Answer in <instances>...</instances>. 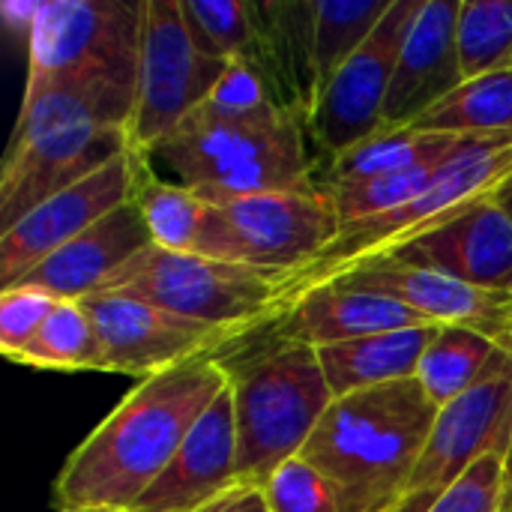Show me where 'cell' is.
<instances>
[{
  "label": "cell",
  "mask_w": 512,
  "mask_h": 512,
  "mask_svg": "<svg viewBox=\"0 0 512 512\" xmlns=\"http://www.w3.org/2000/svg\"><path fill=\"white\" fill-rule=\"evenodd\" d=\"M81 303L90 312L102 342V372H117L138 381L162 375L189 360L216 357L219 348L240 342L225 330L180 318L132 297L93 294Z\"/></svg>",
  "instance_id": "obj_13"
},
{
  "label": "cell",
  "mask_w": 512,
  "mask_h": 512,
  "mask_svg": "<svg viewBox=\"0 0 512 512\" xmlns=\"http://www.w3.org/2000/svg\"><path fill=\"white\" fill-rule=\"evenodd\" d=\"M225 69L228 60H216L192 42L180 0H144L129 150L147 153L171 135L210 99Z\"/></svg>",
  "instance_id": "obj_9"
},
{
  "label": "cell",
  "mask_w": 512,
  "mask_h": 512,
  "mask_svg": "<svg viewBox=\"0 0 512 512\" xmlns=\"http://www.w3.org/2000/svg\"><path fill=\"white\" fill-rule=\"evenodd\" d=\"M501 512H512V492H507V501H504V510Z\"/></svg>",
  "instance_id": "obj_38"
},
{
  "label": "cell",
  "mask_w": 512,
  "mask_h": 512,
  "mask_svg": "<svg viewBox=\"0 0 512 512\" xmlns=\"http://www.w3.org/2000/svg\"><path fill=\"white\" fill-rule=\"evenodd\" d=\"M507 492V462L501 456H489L450 486L429 512H501Z\"/></svg>",
  "instance_id": "obj_33"
},
{
  "label": "cell",
  "mask_w": 512,
  "mask_h": 512,
  "mask_svg": "<svg viewBox=\"0 0 512 512\" xmlns=\"http://www.w3.org/2000/svg\"><path fill=\"white\" fill-rule=\"evenodd\" d=\"M504 348L507 345L474 327L438 324L423 351L417 381L426 390V396L438 408H444L468 390H474L489 375Z\"/></svg>",
  "instance_id": "obj_24"
},
{
  "label": "cell",
  "mask_w": 512,
  "mask_h": 512,
  "mask_svg": "<svg viewBox=\"0 0 512 512\" xmlns=\"http://www.w3.org/2000/svg\"><path fill=\"white\" fill-rule=\"evenodd\" d=\"M456 45L465 81L512 66V0H462Z\"/></svg>",
  "instance_id": "obj_29"
},
{
  "label": "cell",
  "mask_w": 512,
  "mask_h": 512,
  "mask_svg": "<svg viewBox=\"0 0 512 512\" xmlns=\"http://www.w3.org/2000/svg\"><path fill=\"white\" fill-rule=\"evenodd\" d=\"M330 282L390 297L432 324L474 327L512 348V294L504 291L474 288L459 279L402 264L396 258H372L345 267Z\"/></svg>",
  "instance_id": "obj_15"
},
{
  "label": "cell",
  "mask_w": 512,
  "mask_h": 512,
  "mask_svg": "<svg viewBox=\"0 0 512 512\" xmlns=\"http://www.w3.org/2000/svg\"><path fill=\"white\" fill-rule=\"evenodd\" d=\"M339 231L342 222L321 189L207 201L195 255L288 276L312 264Z\"/></svg>",
  "instance_id": "obj_8"
},
{
  "label": "cell",
  "mask_w": 512,
  "mask_h": 512,
  "mask_svg": "<svg viewBox=\"0 0 512 512\" xmlns=\"http://www.w3.org/2000/svg\"><path fill=\"white\" fill-rule=\"evenodd\" d=\"M138 156L159 177L213 204L267 192H312L321 165L309 150L306 123L282 108L222 114L201 105Z\"/></svg>",
  "instance_id": "obj_3"
},
{
  "label": "cell",
  "mask_w": 512,
  "mask_h": 512,
  "mask_svg": "<svg viewBox=\"0 0 512 512\" xmlns=\"http://www.w3.org/2000/svg\"><path fill=\"white\" fill-rule=\"evenodd\" d=\"M135 153H123L78 180L75 186L51 195L15 225L0 231V291L12 288L33 267H39L60 246L84 234L90 225L132 201Z\"/></svg>",
  "instance_id": "obj_14"
},
{
  "label": "cell",
  "mask_w": 512,
  "mask_h": 512,
  "mask_svg": "<svg viewBox=\"0 0 512 512\" xmlns=\"http://www.w3.org/2000/svg\"><path fill=\"white\" fill-rule=\"evenodd\" d=\"M447 162L438 165H417V168H405L396 174H381L372 180H360V183H348V186H333V189H321L339 222L351 225L378 213H390L402 204H408L411 198H417L444 168Z\"/></svg>",
  "instance_id": "obj_31"
},
{
  "label": "cell",
  "mask_w": 512,
  "mask_h": 512,
  "mask_svg": "<svg viewBox=\"0 0 512 512\" xmlns=\"http://www.w3.org/2000/svg\"><path fill=\"white\" fill-rule=\"evenodd\" d=\"M512 174V135L498 138L486 147L450 159L441 174L408 204L378 213L351 225H342L339 237L303 270L288 273L291 303L312 288L327 285L339 270L384 258L414 237L426 234L447 216L471 207L480 198H489Z\"/></svg>",
  "instance_id": "obj_7"
},
{
  "label": "cell",
  "mask_w": 512,
  "mask_h": 512,
  "mask_svg": "<svg viewBox=\"0 0 512 512\" xmlns=\"http://www.w3.org/2000/svg\"><path fill=\"white\" fill-rule=\"evenodd\" d=\"M228 384L219 357L189 360L135 384L66 456L54 480L57 512L132 510Z\"/></svg>",
  "instance_id": "obj_1"
},
{
  "label": "cell",
  "mask_w": 512,
  "mask_h": 512,
  "mask_svg": "<svg viewBox=\"0 0 512 512\" xmlns=\"http://www.w3.org/2000/svg\"><path fill=\"white\" fill-rule=\"evenodd\" d=\"M150 231L144 225V216L135 201H126L96 225H90L84 234L60 246L54 255H48L39 267H33L24 279H18V288L42 291L54 300H87L99 294V288L120 273L135 255L150 249ZM12 285V288H15Z\"/></svg>",
  "instance_id": "obj_19"
},
{
  "label": "cell",
  "mask_w": 512,
  "mask_h": 512,
  "mask_svg": "<svg viewBox=\"0 0 512 512\" xmlns=\"http://www.w3.org/2000/svg\"><path fill=\"white\" fill-rule=\"evenodd\" d=\"M438 405L420 381L342 396L309 438V459L336 489L342 512H393L426 450Z\"/></svg>",
  "instance_id": "obj_4"
},
{
  "label": "cell",
  "mask_w": 512,
  "mask_h": 512,
  "mask_svg": "<svg viewBox=\"0 0 512 512\" xmlns=\"http://www.w3.org/2000/svg\"><path fill=\"white\" fill-rule=\"evenodd\" d=\"M192 42L216 60L249 57L255 45V3L180 0Z\"/></svg>",
  "instance_id": "obj_30"
},
{
  "label": "cell",
  "mask_w": 512,
  "mask_h": 512,
  "mask_svg": "<svg viewBox=\"0 0 512 512\" xmlns=\"http://www.w3.org/2000/svg\"><path fill=\"white\" fill-rule=\"evenodd\" d=\"M459 6L462 0H423L399 51L384 108V129H405L417 123L465 81L456 45Z\"/></svg>",
  "instance_id": "obj_18"
},
{
  "label": "cell",
  "mask_w": 512,
  "mask_h": 512,
  "mask_svg": "<svg viewBox=\"0 0 512 512\" xmlns=\"http://www.w3.org/2000/svg\"><path fill=\"white\" fill-rule=\"evenodd\" d=\"M249 60L264 69L279 105L306 123L318 102L312 3H255V45Z\"/></svg>",
  "instance_id": "obj_21"
},
{
  "label": "cell",
  "mask_w": 512,
  "mask_h": 512,
  "mask_svg": "<svg viewBox=\"0 0 512 512\" xmlns=\"http://www.w3.org/2000/svg\"><path fill=\"white\" fill-rule=\"evenodd\" d=\"M240 483L264 486L273 471L303 456L309 438L336 402L318 351L270 339L267 348L228 366Z\"/></svg>",
  "instance_id": "obj_5"
},
{
  "label": "cell",
  "mask_w": 512,
  "mask_h": 512,
  "mask_svg": "<svg viewBox=\"0 0 512 512\" xmlns=\"http://www.w3.org/2000/svg\"><path fill=\"white\" fill-rule=\"evenodd\" d=\"M507 480H510V492H512V453H510V459H507Z\"/></svg>",
  "instance_id": "obj_37"
},
{
  "label": "cell",
  "mask_w": 512,
  "mask_h": 512,
  "mask_svg": "<svg viewBox=\"0 0 512 512\" xmlns=\"http://www.w3.org/2000/svg\"><path fill=\"white\" fill-rule=\"evenodd\" d=\"M393 0H312V63L318 96L375 33Z\"/></svg>",
  "instance_id": "obj_27"
},
{
  "label": "cell",
  "mask_w": 512,
  "mask_h": 512,
  "mask_svg": "<svg viewBox=\"0 0 512 512\" xmlns=\"http://www.w3.org/2000/svg\"><path fill=\"white\" fill-rule=\"evenodd\" d=\"M435 327L393 330V333H378V336H366L354 342L315 348L333 396L342 399V396L375 390L384 384L414 381Z\"/></svg>",
  "instance_id": "obj_23"
},
{
  "label": "cell",
  "mask_w": 512,
  "mask_h": 512,
  "mask_svg": "<svg viewBox=\"0 0 512 512\" xmlns=\"http://www.w3.org/2000/svg\"><path fill=\"white\" fill-rule=\"evenodd\" d=\"M198 512H270V504L261 486L237 483L234 489H228L225 495H219L216 501H210Z\"/></svg>",
  "instance_id": "obj_35"
},
{
  "label": "cell",
  "mask_w": 512,
  "mask_h": 512,
  "mask_svg": "<svg viewBox=\"0 0 512 512\" xmlns=\"http://www.w3.org/2000/svg\"><path fill=\"white\" fill-rule=\"evenodd\" d=\"M384 258L512 294V219L489 195Z\"/></svg>",
  "instance_id": "obj_16"
},
{
  "label": "cell",
  "mask_w": 512,
  "mask_h": 512,
  "mask_svg": "<svg viewBox=\"0 0 512 512\" xmlns=\"http://www.w3.org/2000/svg\"><path fill=\"white\" fill-rule=\"evenodd\" d=\"M99 294L132 297L237 339L258 336L291 309L285 273L192 252H165L159 246L135 255L99 288Z\"/></svg>",
  "instance_id": "obj_6"
},
{
  "label": "cell",
  "mask_w": 512,
  "mask_h": 512,
  "mask_svg": "<svg viewBox=\"0 0 512 512\" xmlns=\"http://www.w3.org/2000/svg\"><path fill=\"white\" fill-rule=\"evenodd\" d=\"M54 297L33 288H3L0 291V354L12 363L39 333L51 309Z\"/></svg>",
  "instance_id": "obj_34"
},
{
  "label": "cell",
  "mask_w": 512,
  "mask_h": 512,
  "mask_svg": "<svg viewBox=\"0 0 512 512\" xmlns=\"http://www.w3.org/2000/svg\"><path fill=\"white\" fill-rule=\"evenodd\" d=\"M144 3L117 0H48L24 9L27 81L69 75L138 78Z\"/></svg>",
  "instance_id": "obj_10"
},
{
  "label": "cell",
  "mask_w": 512,
  "mask_h": 512,
  "mask_svg": "<svg viewBox=\"0 0 512 512\" xmlns=\"http://www.w3.org/2000/svg\"><path fill=\"white\" fill-rule=\"evenodd\" d=\"M423 0H393L375 33L348 57V63L321 90L306 132L318 159L351 150L384 129V108L396 75L399 51Z\"/></svg>",
  "instance_id": "obj_12"
},
{
  "label": "cell",
  "mask_w": 512,
  "mask_h": 512,
  "mask_svg": "<svg viewBox=\"0 0 512 512\" xmlns=\"http://www.w3.org/2000/svg\"><path fill=\"white\" fill-rule=\"evenodd\" d=\"M492 198H495V204H498V207H501V210H504V213L512 219V174L504 180V183H501V186H498V189H495V192H492Z\"/></svg>",
  "instance_id": "obj_36"
},
{
  "label": "cell",
  "mask_w": 512,
  "mask_h": 512,
  "mask_svg": "<svg viewBox=\"0 0 512 512\" xmlns=\"http://www.w3.org/2000/svg\"><path fill=\"white\" fill-rule=\"evenodd\" d=\"M240 483L231 384L198 417L171 465L132 507L135 512H198Z\"/></svg>",
  "instance_id": "obj_17"
},
{
  "label": "cell",
  "mask_w": 512,
  "mask_h": 512,
  "mask_svg": "<svg viewBox=\"0 0 512 512\" xmlns=\"http://www.w3.org/2000/svg\"><path fill=\"white\" fill-rule=\"evenodd\" d=\"M405 129L438 135H512V66L462 81Z\"/></svg>",
  "instance_id": "obj_25"
},
{
  "label": "cell",
  "mask_w": 512,
  "mask_h": 512,
  "mask_svg": "<svg viewBox=\"0 0 512 512\" xmlns=\"http://www.w3.org/2000/svg\"><path fill=\"white\" fill-rule=\"evenodd\" d=\"M132 201L138 204L144 225L150 231L153 246L165 252H192L198 246V234L204 225L207 201L189 192L186 186H177L165 177H159L144 156L135 153V189Z\"/></svg>",
  "instance_id": "obj_26"
},
{
  "label": "cell",
  "mask_w": 512,
  "mask_h": 512,
  "mask_svg": "<svg viewBox=\"0 0 512 512\" xmlns=\"http://www.w3.org/2000/svg\"><path fill=\"white\" fill-rule=\"evenodd\" d=\"M45 372H102V342L78 300H57L33 342L12 360Z\"/></svg>",
  "instance_id": "obj_28"
},
{
  "label": "cell",
  "mask_w": 512,
  "mask_h": 512,
  "mask_svg": "<svg viewBox=\"0 0 512 512\" xmlns=\"http://www.w3.org/2000/svg\"><path fill=\"white\" fill-rule=\"evenodd\" d=\"M411 327H435V324L390 297L330 282L297 297L291 309L267 330L273 333V339L303 342L309 348H327V345L354 342L393 330H411Z\"/></svg>",
  "instance_id": "obj_20"
},
{
  "label": "cell",
  "mask_w": 512,
  "mask_h": 512,
  "mask_svg": "<svg viewBox=\"0 0 512 512\" xmlns=\"http://www.w3.org/2000/svg\"><path fill=\"white\" fill-rule=\"evenodd\" d=\"M498 138L507 135H438V132H417V129H381L378 135L354 144L351 150L324 159L315 171V186L333 189V186H348L417 165L450 162Z\"/></svg>",
  "instance_id": "obj_22"
},
{
  "label": "cell",
  "mask_w": 512,
  "mask_h": 512,
  "mask_svg": "<svg viewBox=\"0 0 512 512\" xmlns=\"http://www.w3.org/2000/svg\"><path fill=\"white\" fill-rule=\"evenodd\" d=\"M512 453V348H504L489 375L438 408L432 435L417 471L393 512H429L435 501L456 486L477 462Z\"/></svg>",
  "instance_id": "obj_11"
},
{
  "label": "cell",
  "mask_w": 512,
  "mask_h": 512,
  "mask_svg": "<svg viewBox=\"0 0 512 512\" xmlns=\"http://www.w3.org/2000/svg\"><path fill=\"white\" fill-rule=\"evenodd\" d=\"M102 512H135V510H102Z\"/></svg>",
  "instance_id": "obj_39"
},
{
  "label": "cell",
  "mask_w": 512,
  "mask_h": 512,
  "mask_svg": "<svg viewBox=\"0 0 512 512\" xmlns=\"http://www.w3.org/2000/svg\"><path fill=\"white\" fill-rule=\"evenodd\" d=\"M135 78L69 75L27 81L0 171V225L129 153Z\"/></svg>",
  "instance_id": "obj_2"
},
{
  "label": "cell",
  "mask_w": 512,
  "mask_h": 512,
  "mask_svg": "<svg viewBox=\"0 0 512 512\" xmlns=\"http://www.w3.org/2000/svg\"><path fill=\"white\" fill-rule=\"evenodd\" d=\"M261 489L270 512H342L333 483L303 456L279 465Z\"/></svg>",
  "instance_id": "obj_32"
}]
</instances>
